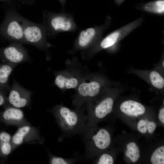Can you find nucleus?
I'll list each match as a JSON object with an SVG mask.
<instances>
[{
	"instance_id": "f257e3e1",
	"label": "nucleus",
	"mask_w": 164,
	"mask_h": 164,
	"mask_svg": "<svg viewBox=\"0 0 164 164\" xmlns=\"http://www.w3.org/2000/svg\"><path fill=\"white\" fill-rule=\"evenodd\" d=\"M65 137L74 136L85 126L88 121L87 115L79 110L71 109L62 105H57L51 111Z\"/></svg>"
},
{
	"instance_id": "f03ea898",
	"label": "nucleus",
	"mask_w": 164,
	"mask_h": 164,
	"mask_svg": "<svg viewBox=\"0 0 164 164\" xmlns=\"http://www.w3.org/2000/svg\"><path fill=\"white\" fill-rule=\"evenodd\" d=\"M78 134L84 142V156L87 159L93 158L97 150L107 149L111 142L109 132L103 128L95 131L94 123L87 122Z\"/></svg>"
},
{
	"instance_id": "7ed1b4c3",
	"label": "nucleus",
	"mask_w": 164,
	"mask_h": 164,
	"mask_svg": "<svg viewBox=\"0 0 164 164\" xmlns=\"http://www.w3.org/2000/svg\"><path fill=\"white\" fill-rule=\"evenodd\" d=\"M22 16L16 7L12 6L5 11V16L0 24V36L13 42L25 43Z\"/></svg>"
},
{
	"instance_id": "20e7f679",
	"label": "nucleus",
	"mask_w": 164,
	"mask_h": 164,
	"mask_svg": "<svg viewBox=\"0 0 164 164\" xmlns=\"http://www.w3.org/2000/svg\"><path fill=\"white\" fill-rule=\"evenodd\" d=\"M43 24L47 35L53 36L61 32L72 31L75 28V23L69 16L63 13L48 11L43 12Z\"/></svg>"
},
{
	"instance_id": "39448f33",
	"label": "nucleus",
	"mask_w": 164,
	"mask_h": 164,
	"mask_svg": "<svg viewBox=\"0 0 164 164\" xmlns=\"http://www.w3.org/2000/svg\"><path fill=\"white\" fill-rule=\"evenodd\" d=\"M22 22L25 43L45 51L49 45L46 31L43 24L33 22L23 17Z\"/></svg>"
},
{
	"instance_id": "423d86ee",
	"label": "nucleus",
	"mask_w": 164,
	"mask_h": 164,
	"mask_svg": "<svg viewBox=\"0 0 164 164\" xmlns=\"http://www.w3.org/2000/svg\"><path fill=\"white\" fill-rule=\"evenodd\" d=\"M44 139L41 135L38 129L29 123L18 127L12 136L13 150L24 143L42 144Z\"/></svg>"
},
{
	"instance_id": "0eeeda50",
	"label": "nucleus",
	"mask_w": 164,
	"mask_h": 164,
	"mask_svg": "<svg viewBox=\"0 0 164 164\" xmlns=\"http://www.w3.org/2000/svg\"><path fill=\"white\" fill-rule=\"evenodd\" d=\"M30 60L27 50L21 43L13 42L5 47L0 48V63L18 65Z\"/></svg>"
},
{
	"instance_id": "6e6552de",
	"label": "nucleus",
	"mask_w": 164,
	"mask_h": 164,
	"mask_svg": "<svg viewBox=\"0 0 164 164\" xmlns=\"http://www.w3.org/2000/svg\"><path fill=\"white\" fill-rule=\"evenodd\" d=\"M9 92L7 97L9 105L20 108L30 105L32 91L23 87L15 79Z\"/></svg>"
},
{
	"instance_id": "1a4fd4ad",
	"label": "nucleus",
	"mask_w": 164,
	"mask_h": 164,
	"mask_svg": "<svg viewBox=\"0 0 164 164\" xmlns=\"http://www.w3.org/2000/svg\"><path fill=\"white\" fill-rule=\"evenodd\" d=\"M142 21V19H138L110 33L101 42V47L106 49L114 45L138 26Z\"/></svg>"
},
{
	"instance_id": "9d476101",
	"label": "nucleus",
	"mask_w": 164,
	"mask_h": 164,
	"mask_svg": "<svg viewBox=\"0 0 164 164\" xmlns=\"http://www.w3.org/2000/svg\"><path fill=\"white\" fill-rule=\"evenodd\" d=\"M114 104L112 98L108 97L102 100L94 109L87 110V122L94 123L102 119L112 111Z\"/></svg>"
},
{
	"instance_id": "9b49d317",
	"label": "nucleus",
	"mask_w": 164,
	"mask_h": 164,
	"mask_svg": "<svg viewBox=\"0 0 164 164\" xmlns=\"http://www.w3.org/2000/svg\"><path fill=\"white\" fill-rule=\"evenodd\" d=\"M2 120L8 124L18 127L29 124L20 108L8 105L2 114Z\"/></svg>"
},
{
	"instance_id": "f8f14e48",
	"label": "nucleus",
	"mask_w": 164,
	"mask_h": 164,
	"mask_svg": "<svg viewBox=\"0 0 164 164\" xmlns=\"http://www.w3.org/2000/svg\"><path fill=\"white\" fill-rule=\"evenodd\" d=\"M101 28L91 27L81 31L77 38V43L81 48L86 47L93 42L101 33Z\"/></svg>"
},
{
	"instance_id": "ddd939ff",
	"label": "nucleus",
	"mask_w": 164,
	"mask_h": 164,
	"mask_svg": "<svg viewBox=\"0 0 164 164\" xmlns=\"http://www.w3.org/2000/svg\"><path fill=\"white\" fill-rule=\"evenodd\" d=\"M100 88V83L97 81L83 82L79 86L78 92L81 100H89L98 94Z\"/></svg>"
},
{
	"instance_id": "4468645a",
	"label": "nucleus",
	"mask_w": 164,
	"mask_h": 164,
	"mask_svg": "<svg viewBox=\"0 0 164 164\" xmlns=\"http://www.w3.org/2000/svg\"><path fill=\"white\" fill-rule=\"evenodd\" d=\"M17 65L9 63H0V90L6 93L9 92L11 87L9 78Z\"/></svg>"
},
{
	"instance_id": "2eb2a0df",
	"label": "nucleus",
	"mask_w": 164,
	"mask_h": 164,
	"mask_svg": "<svg viewBox=\"0 0 164 164\" xmlns=\"http://www.w3.org/2000/svg\"><path fill=\"white\" fill-rule=\"evenodd\" d=\"M120 109L125 114L135 117L143 114L145 111V108L142 104L132 100L123 102L120 106Z\"/></svg>"
},
{
	"instance_id": "dca6fc26",
	"label": "nucleus",
	"mask_w": 164,
	"mask_h": 164,
	"mask_svg": "<svg viewBox=\"0 0 164 164\" xmlns=\"http://www.w3.org/2000/svg\"><path fill=\"white\" fill-rule=\"evenodd\" d=\"M55 84L61 89H73L78 85L77 79L74 77H66L61 74H57L54 80Z\"/></svg>"
},
{
	"instance_id": "f3484780",
	"label": "nucleus",
	"mask_w": 164,
	"mask_h": 164,
	"mask_svg": "<svg viewBox=\"0 0 164 164\" xmlns=\"http://www.w3.org/2000/svg\"><path fill=\"white\" fill-rule=\"evenodd\" d=\"M143 9L148 12L162 15L164 12V1L158 0L149 2L144 5Z\"/></svg>"
},
{
	"instance_id": "a211bd4d",
	"label": "nucleus",
	"mask_w": 164,
	"mask_h": 164,
	"mask_svg": "<svg viewBox=\"0 0 164 164\" xmlns=\"http://www.w3.org/2000/svg\"><path fill=\"white\" fill-rule=\"evenodd\" d=\"M127 150L125 152L126 156L129 157L133 162H135L139 159L140 151L135 143L131 142L127 145Z\"/></svg>"
},
{
	"instance_id": "6ab92c4d",
	"label": "nucleus",
	"mask_w": 164,
	"mask_h": 164,
	"mask_svg": "<svg viewBox=\"0 0 164 164\" xmlns=\"http://www.w3.org/2000/svg\"><path fill=\"white\" fill-rule=\"evenodd\" d=\"M149 79L152 84L155 88L159 89L164 87V79L157 71L152 70L149 75Z\"/></svg>"
},
{
	"instance_id": "aec40b11",
	"label": "nucleus",
	"mask_w": 164,
	"mask_h": 164,
	"mask_svg": "<svg viewBox=\"0 0 164 164\" xmlns=\"http://www.w3.org/2000/svg\"><path fill=\"white\" fill-rule=\"evenodd\" d=\"M152 164H164V146L157 148L153 153L151 157Z\"/></svg>"
},
{
	"instance_id": "412c9836",
	"label": "nucleus",
	"mask_w": 164,
	"mask_h": 164,
	"mask_svg": "<svg viewBox=\"0 0 164 164\" xmlns=\"http://www.w3.org/2000/svg\"><path fill=\"white\" fill-rule=\"evenodd\" d=\"M49 163L51 164H71L75 163L77 158H65L57 156L49 153Z\"/></svg>"
},
{
	"instance_id": "4be33fe9",
	"label": "nucleus",
	"mask_w": 164,
	"mask_h": 164,
	"mask_svg": "<svg viewBox=\"0 0 164 164\" xmlns=\"http://www.w3.org/2000/svg\"><path fill=\"white\" fill-rule=\"evenodd\" d=\"M13 151L12 142H0V152L3 156L8 155Z\"/></svg>"
},
{
	"instance_id": "5701e85b",
	"label": "nucleus",
	"mask_w": 164,
	"mask_h": 164,
	"mask_svg": "<svg viewBox=\"0 0 164 164\" xmlns=\"http://www.w3.org/2000/svg\"><path fill=\"white\" fill-rule=\"evenodd\" d=\"M113 159L111 155L107 153L101 155L98 158L96 163L98 164H112Z\"/></svg>"
},
{
	"instance_id": "b1692460",
	"label": "nucleus",
	"mask_w": 164,
	"mask_h": 164,
	"mask_svg": "<svg viewBox=\"0 0 164 164\" xmlns=\"http://www.w3.org/2000/svg\"><path fill=\"white\" fill-rule=\"evenodd\" d=\"M148 120H141L139 121L137 124V129L140 133L143 134L145 133L147 130V123Z\"/></svg>"
},
{
	"instance_id": "393cba45",
	"label": "nucleus",
	"mask_w": 164,
	"mask_h": 164,
	"mask_svg": "<svg viewBox=\"0 0 164 164\" xmlns=\"http://www.w3.org/2000/svg\"><path fill=\"white\" fill-rule=\"evenodd\" d=\"M12 136L9 133L2 132L0 133V142H12Z\"/></svg>"
},
{
	"instance_id": "a878e982",
	"label": "nucleus",
	"mask_w": 164,
	"mask_h": 164,
	"mask_svg": "<svg viewBox=\"0 0 164 164\" xmlns=\"http://www.w3.org/2000/svg\"><path fill=\"white\" fill-rule=\"evenodd\" d=\"M156 128V124L153 121H148L147 123V130L149 133H153Z\"/></svg>"
},
{
	"instance_id": "bb28decb",
	"label": "nucleus",
	"mask_w": 164,
	"mask_h": 164,
	"mask_svg": "<svg viewBox=\"0 0 164 164\" xmlns=\"http://www.w3.org/2000/svg\"><path fill=\"white\" fill-rule=\"evenodd\" d=\"M6 93L0 90V106L4 105L7 103V97L5 96Z\"/></svg>"
},
{
	"instance_id": "cd10ccee",
	"label": "nucleus",
	"mask_w": 164,
	"mask_h": 164,
	"mask_svg": "<svg viewBox=\"0 0 164 164\" xmlns=\"http://www.w3.org/2000/svg\"><path fill=\"white\" fill-rule=\"evenodd\" d=\"M159 121L163 124L164 123V108H162L159 111L158 115Z\"/></svg>"
},
{
	"instance_id": "c85d7f7f",
	"label": "nucleus",
	"mask_w": 164,
	"mask_h": 164,
	"mask_svg": "<svg viewBox=\"0 0 164 164\" xmlns=\"http://www.w3.org/2000/svg\"><path fill=\"white\" fill-rule=\"evenodd\" d=\"M62 4H63L65 0H58Z\"/></svg>"
},
{
	"instance_id": "c756f323",
	"label": "nucleus",
	"mask_w": 164,
	"mask_h": 164,
	"mask_svg": "<svg viewBox=\"0 0 164 164\" xmlns=\"http://www.w3.org/2000/svg\"><path fill=\"white\" fill-rule=\"evenodd\" d=\"M34 0H27V2L29 3H30L31 2H33Z\"/></svg>"
},
{
	"instance_id": "7c9ffc66",
	"label": "nucleus",
	"mask_w": 164,
	"mask_h": 164,
	"mask_svg": "<svg viewBox=\"0 0 164 164\" xmlns=\"http://www.w3.org/2000/svg\"><path fill=\"white\" fill-rule=\"evenodd\" d=\"M164 61H163V62H162V65L163 67H164Z\"/></svg>"
},
{
	"instance_id": "2f4dec72",
	"label": "nucleus",
	"mask_w": 164,
	"mask_h": 164,
	"mask_svg": "<svg viewBox=\"0 0 164 164\" xmlns=\"http://www.w3.org/2000/svg\"><path fill=\"white\" fill-rule=\"evenodd\" d=\"M20 0V1H23V0Z\"/></svg>"
}]
</instances>
